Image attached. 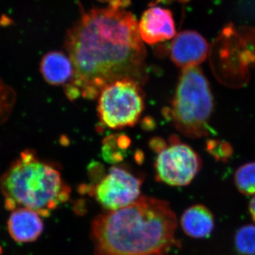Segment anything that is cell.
<instances>
[{
	"label": "cell",
	"mask_w": 255,
	"mask_h": 255,
	"mask_svg": "<svg viewBox=\"0 0 255 255\" xmlns=\"http://www.w3.org/2000/svg\"><path fill=\"white\" fill-rule=\"evenodd\" d=\"M65 47L75 68L73 80L65 86L69 100L98 98L107 85L123 79L141 85L147 81L138 23L124 5L87 11L69 30Z\"/></svg>",
	"instance_id": "1"
},
{
	"label": "cell",
	"mask_w": 255,
	"mask_h": 255,
	"mask_svg": "<svg viewBox=\"0 0 255 255\" xmlns=\"http://www.w3.org/2000/svg\"><path fill=\"white\" fill-rule=\"evenodd\" d=\"M177 216L167 201L140 196L93 220L95 255H166L177 245Z\"/></svg>",
	"instance_id": "2"
},
{
	"label": "cell",
	"mask_w": 255,
	"mask_h": 255,
	"mask_svg": "<svg viewBox=\"0 0 255 255\" xmlns=\"http://www.w3.org/2000/svg\"><path fill=\"white\" fill-rule=\"evenodd\" d=\"M0 187L6 209L27 208L44 217L71 194L59 170L31 150L23 151L10 165L0 179Z\"/></svg>",
	"instance_id": "3"
},
{
	"label": "cell",
	"mask_w": 255,
	"mask_h": 255,
	"mask_svg": "<svg viewBox=\"0 0 255 255\" xmlns=\"http://www.w3.org/2000/svg\"><path fill=\"white\" fill-rule=\"evenodd\" d=\"M209 81L199 66L183 68L172 106L166 114L183 135L199 138L209 135L214 111Z\"/></svg>",
	"instance_id": "4"
},
{
	"label": "cell",
	"mask_w": 255,
	"mask_h": 255,
	"mask_svg": "<svg viewBox=\"0 0 255 255\" xmlns=\"http://www.w3.org/2000/svg\"><path fill=\"white\" fill-rule=\"evenodd\" d=\"M97 113L101 123L112 129L133 127L145 108L141 85L131 79L107 85L98 97Z\"/></svg>",
	"instance_id": "5"
},
{
	"label": "cell",
	"mask_w": 255,
	"mask_h": 255,
	"mask_svg": "<svg viewBox=\"0 0 255 255\" xmlns=\"http://www.w3.org/2000/svg\"><path fill=\"white\" fill-rule=\"evenodd\" d=\"M155 152L156 179L172 187L190 184L202 165L199 155L177 136H171L169 145L164 142Z\"/></svg>",
	"instance_id": "6"
},
{
	"label": "cell",
	"mask_w": 255,
	"mask_h": 255,
	"mask_svg": "<svg viewBox=\"0 0 255 255\" xmlns=\"http://www.w3.org/2000/svg\"><path fill=\"white\" fill-rule=\"evenodd\" d=\"M142 180L125 167L114 166L99 182L87 187L106 211H116L130 205L140 196Z\"/></svg>",
	"instance_id": "7"
},
{
	"label": "cell",
	"mask_w": 255,
	"mask_h": 255,
	"mask_svg": "<svg viewBox=\"0 0 255 255\" xmlns=\"http://www.w3.org/2000/svg\"><path fill=\"white\" fill-rule=\"evenodd\" d=\"M170 58L178 67L199 66L207 58L209 44L200 33L184 31L176 36L170 46Z\"/></svg>",
	"instance_id": "8"
},
{
	"label": "cell",
	"mask_w": 255,
	"mask_h": 255,
	"mask_svg": "<svg viewBox=\"0 0 255 255\" xmlns=\"http://www.w3.org/2000/svg\"><path fill=\"white\" fill-rule=\"evenodd\" d=\"M138 29L142 41L149 45L168 41L176 34L172 12L160 6H151L146 10L138 23Z\"/></svg>",
	"instance_id": "9"
},
{
	"label": "cell",
	"mask_w": 255,
	"mask_h": 255,
	"mask_svg": "<svg viewBox=\"0 0 255 255\" xmlns=\"http://www.w3.org/2000/svg\"><path fill=\"white\" fill-rule=\"evenodd\" d=\"M42 216L36 211L27 208H17L11 211L7 221L8 232L18 243L36 241L44 228Z\"/></svg>",
	"instance_id": "10"
},
{
	"label": "cell",
	"mask_w": 255,
	"mask_h": 255,
	"mask_svg": "<svg viewBox=\"0 0 255 255\" xmlns=\"http://www.w3.org/2000/svg\"><path fill=\"white\" fill-rule=\"evenodd\" d=\"M40 72L49 85L66 86L73 80L75 68L69 55L61 51H51L42 58Z\"/></svg>",
	"instance_id": "11"
},
{
	"label": "cell",
	"mask_w": 255,
	"mask_h": 255,
	"mask_svg": "<svg viewBox=\"0 0 255 255\" xmlns=\"http://www.w3.org/2000/svg\"><path fill=\"white\" fill-rule=\"evenodd\" d=\"M183 231L189 237H209L215 226L214 215L205 206H191L183 213L181 218Z\"/></svg>",
	"instance_id": "12"
},
{
	"label": "cell",
	"mask_w": 255,
	"mask_h": 255,
	"mask_svg": "<svg viewBox=\"0 0 255 255\" xmlns=\"http://www.w3.org/2000/svg\"><path fill=\"white\" fill-rule=\"evenodd\" d=\"M235 184L245 195H255V162L243 164L235 174Z\"/></svg>",
	"instance_id": "13"
},
{
	"label": "cell",
	"mask_w": 255,
	"mask_h": 255,
	"mask_svg": "<svg viewBox=\"0 0 255 255\" xmlns=\"http://www.w3.org/2000/svg\"><path fill=\"white\" fill-rule=\"evenodd\" d=\"M235 245L243 255H255V226L247 225L238 230L235 236Z\"/></svg>",
	"instance_id": "14"
},
{
	"label": "cell",
	"mask_w": 255,
	"mask_h": 255,
	"mask_svg": "<svg viewBox=\"0 0 255 255\" xmlns=\"http://www.w3.org/2000/svg\"><path fill=\"white\" fill-rule=\"evenodd\" d=\"M16 95L12 89L0 79V124L9 118L14 107Z\"/></svg>",
	"instance_id": "15"
},
{
	"label": "cell",
	"mask_w": 255,
	"mask_h": 255,
	"mask_svg": "<svg viewBox=\"0 0 255 255\" xmlns=\"http://www.w3.org/2000/svg\"><path fill=\"white\" fill-rule=\"evenodd\" d=\"M206 150L214 158L220 161H227L233 152L231 144L221 140H208Z\"/></svg>",
	"instance_id": "16"
},
{
	"label": "cell",
	"mask_w": 255,
	"mask_h": 255,
	"mask_svg": "<svg viewBox=\"0 0 255 255\" xmlns=\"http://www.w3.org/2000/svg\"><path fill=\"white\" fill-rule=\"evenodd\" d=\"M249 210L252 218L255 222V195L253 196L251 202H250Z\"/></svg>",
	"instance_id": "17"
}]
</instances>
